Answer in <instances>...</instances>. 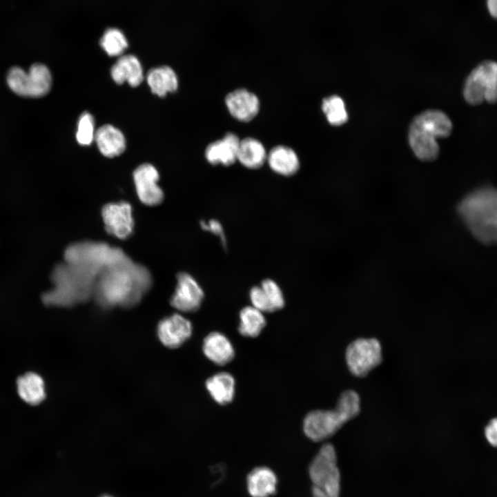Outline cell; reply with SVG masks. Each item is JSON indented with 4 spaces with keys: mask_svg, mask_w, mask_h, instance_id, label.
<instances>
[{
    "mask_svg": "<svg viewBox=\"0 0 497 497\" xmlns=\"http://www.w3.org/2000/svg\"><path fill=\"white\" fill-rule=\"evenodd\" d=\"M151 283L149 271L126 255L101 271L96 280L93 298L104 308L131 307L141 300Z\"/></svg>",
    "mask_w": 497,
    "mask_h": 497,
    "instance_id": "obj_1",
    "label": "cell"
},
{
    "mask_svg": "<svg viewBox=\"0 0 497 497\" xmlns=\"http://www.w3.org/2000/svg\"><path fill=\"white\" fill-rule=\"evenodd\" d=\"M457 211L476 239L497 244V188L485 186L474 190L460 202Z\"/></svg>",
    "mask_w": 497,
    "mask_h": 497,
    "instance_id": "obj_2",
    "label": "cell"
},
{
    "mask_svg": "<svg viewBox=\"0 0 497 497\" xmlns=\"http://www.w3.org/2000/svg\"><path fill=\"white\" fill-rule=\"evenodd\" d=\"M97 275L67 262L57 265L51 280L53 289L43 294L47 306H72L93 297Z\"/></svg>",
    "mask_w": 497,
    "mask_h": 497,
    "instance_id": "obj_3",
    "label": "cell"
},
{
    "mask_svg": "<svg viewBox=\"0 0 497 497\" xmlns=\"http://www.w3.org/2000/svg\"><path fill=\"white\" fill-rule=\"evenodd\" d=\"M360 409L358 394L353 390L342 393L334 409L315 410L304 419L305 435L311 440L319 442L334 435L347 422L357 416Z\"/></svg>",
    "mask_w": 497,
    "mask_h": 497,
    "instance_id": "obj_4",
    "label": "cell"
},
{
    "mask_svg": "<svg viewBox=\"0 0 497 497\" xmlns=\"http://www.w3.org/2000/svg\"><path fill=\"white\" fill-rule=\"evenodd\" d=\"M120 248L104 242L84 241L70 244L65 251V262L85 269L96 275L124 258Z\"/></svg>",
    "mask_w": 497,
    "mask_h": 497,
    "instance_id": "obj_5",
    "label": "cell"
},
{
    "mask_svg": "<svg viewBox=\"0 0 497 497\" xmlns=\"http://www.w3.org/2000/svg\"><path fill=\"white\" fill-rule=\"evenodd\" d=\"M313 497H339L340 474L334 447L324 444L309 466Z\"/></svg>",
    "mask_w": 497,
    "mask_h": 497,
    "instance_id": "obj_6",
    "label": "cell"
},
{
    "mask_svg": "<svg viewBox=\"0 0 497 497\" xmlns=\"http://www.w3.org/2000/svg\"><path fill=\"white\" fill-rule=\"evenodd\" d=\"M7 84L15 94L25 97H41L50 90L52 75L46 66L32 64L28 72L18 66L11 68L7 74Z\"/></svg>",
    "mask_w": 497,
    "mask_h": 497,
    "instance_id": "obj_7",
    "label": "cell"
},
{
    "mask_svg": "<svg viewBox=\"0 0 497 497\" xmlns=\"http://www.w3.org/2000/svg\"><path fill=\"white\" fill-rule=\"evenodd\" d=\"M345 358L353 375L366 376L382 362L380 343L376 338H358L347 347Z\"/></svg>",
    "mask_w": 497,
    "mask_h": 497,
    "instance_id": "obj_8",
    "label": "cell"
},
{
    "mask_svg": "<svg viewBox=\"0 0 497 497\" xmlns=\"http://www.w3.org/2000/svg\"><path fill=\"white\" fill-rule=\"evenodd\" d=\"M438 136L433 128L417 115L409 131L410 146L416 156L422 161H432L439 154Z\"/></svg>",
    "mask_w": 497,
    "mask_h": 497,
    "instance_id": "obj_9",
    "label": "cell"
},
{
    "mask_svg": "<svg viewBox=\"0 0 497 497\" xmlns=\"http://www.w3.org/2000/svg\"><path fill=\"white\" fill-rule=\"evenodd\" d=\"M101 215L106 231L121 240L126 239L133 233L134 220L132 206L126 202L104 205Z\"/></svg>",
    "mask_w": 497,
    "mask_h": 497,
    "instance_id": "obj_10",
    "label": "cell"
},
{
    "mask_svg": "<svg viewBox=\"0 0 497 497\" xmlns=\"http://www.w3.org/2000/svg\"><path fill=\"white\" fill-rule=\"evenodd\" d=\"M175 290L170 299V304L181 312L197 311L204 299V291L198 282L187 273L177 275Z\"/></svg>",
    "mask_w": 497,
    "mask_h": 497,
    "instance_id": "obj_11",
    "label": "cell"
},
{
    "mask_svg": "<svg viewBox=\"0 0 497 497\" xmlns=\"http://www.w3.org/2000/svg\"><path fill=\"white\" fill-rule=\"evenodd\" d=\"M159 173L150 164L139 165L133 173L135 189L139 200L144 204L155 206L164 199V193L158 186Z\"/></svg>",
    "mask_w": 497,
    "mask_h": 497,
    "instance_id": "obj_12",
    "label": "cell"
},
{
    "mask_svg": "<svg viewBox=\"0 0 497 497\" xmlns=\"http://www.w3.org/2000/svg\"><path fill=\"white\" fill-rule=\"evenodd\" d=\"M191 322L180 314L175 313L162 320L157 327L158 337L166 347L175 349L181 346L192 334Z\"/></svg>",
    "mask_w": 497,
    "mask_h": 497,
    "instance_id": "obj_13",
    "label": "cell"
},
{
    "mask_svg": "<svg viewBox=\"0 0 497 497\" xmlns=\"http://www.w3.org/2000/svg\"><path fill=\"white\" fill-rule=\"evenodd\" d=\"M249 298L252 306L263 313L276 311L284 305L281 289L271 279L263 280L260 286H253L250 291Z\"/></svg>",
    "mask_w": 497,
    "mask_h": 497,
    "instance_id": "obj_14",
    "label": "cell"
},
{
    "mask_svg": "<svg viewBox=\"0 0 497 497\" xmlns=\"http://www.w3.org/2000/svg\"><path fill=\"white\" fill-rule=\"evenodd\" d=\"M226 106L230 114L241 121H249L258 113V97L246 89L241 88L229 92L225 98Z\"/></svg>",
    "mask_w": 497,
    "mask_h": 497,
    "instance_id": "obj_15",
    "label": "cell"
},
{
    "mask_svg": "<svg viewBox=\"0 0 497 497\" xmlns=\"http://www.w3.org/2000/svg\"><path fill=\"white\" fill-rule=\"evenodd\" d=\"M240 142L235 134L228 133L222 139L208 144L205 150L206 160L213 165H231L237 160Z\"/></svg>",
    "mask_w": 497,
    "mask_h": 497,
    "instance_id": "obj_16",
    "label": "cell"
},
{
    "mask_svg": "<svg viewBox=\"0 0 497 497\" xmlns=\"http://www.w3.org/2000/svg\"><path fill=\"white\" fill-rule=\"evenodd\" d=\"M110 73L117 84H122L127 81L132 87L138 86L144 79L140 61L133 55L120 56L112 66Z\"/></svg>",
    "mask_w": 497,
    "mask_h": 497,
    "instance_id": "obj_17",
    "label": "cell"
},
{
    "mask_svg": "<svg viewBox=\"0 0 497 497\" xmlns=\"http://www.w3.org/2000/svg\"><path fill=\"white\" fill-rule=\"evenodd\" d=\"M203 351L208 359L217 365H225L234 358L235 351L230 340L222 333H210L204 340Z\"/></svg>",
    "mask_w": 497,
    "mask_h": 497,
    "instance_id": "obj_18",
    "label": "cell"
},
{
    "mask_svg": "<svg viewBox=\"0 0 497 497\" xmlns=\"http://www.w3.org/2000/svg\"><path fill=\"white\" fill-rule=\"evenodd\" d=\"M94 140L100 152L107 157L118 156L126 148V139L123 133L110 124L99 127L95 131Z\"/></svg>",
    "mask_w": 497,
    "mask_h": 497,
    "instance_id": "obj_19",
    "label": "cell"
},
{
    "mask_svg": "<svg viewBox=\"0 0 497 497\" xmlns=\"http://www.w3.org/2000/svg\"><path fill=\"white\" fill-rule=\"evenodd\" d=\"M266 160L274 172L284 176L294 175L300 167L299 159L295 152L285 146L273 147L267 154Z\"/></svg>",
    "mask_w": 497,
    "mask_h": 497,
    "instance_id": "obj_20",
    "label": "cell"
},
{
    "mask_svg": "<svg viewBox=\"0 0 497 497\" xmlns=\"http://www.w3.org/2000/svg\"><path fill=\"white\" fill-rule=\"evenodd\" d=\"M277 478L266 467L253 469L247 476V487L252 497H269L276 491Z\"/></svg>",
    "mask_w": 497,
    "mask_h": 497,
    "instance_id": "obj_21",
    "label": "cell"
},
{
    "mask_svg": "<svg viewBox=\"0 0 497 497\" xmlns=\"http://www.w3.org/2000/svg\"><path fill=\"white\" fill-rule=\"evenodd\" d=\"M146 79L151 92L159 97H164L168 92H175L178 87L177 75L167 66L150 69Z\"/></svg>",
    "mask_w": 497,
    "mask_h": 497,
    "instance_id": "obj_22",
    "label": "cell"
},
{
    "mask_svg": "<svg viewBox=\"0 0 497 497\" xmlns=\"http://www.w3.org/2000/svg\"><path fill=\"white\" fill-rule=\"evenodd\" d=\"M267 159V154L262 144L252 137L240 140L237 160L246 168L255 169L261 167Z\"/></svg>",
    "mask_w": 497,
    "mask_h": 497,
    "instance_id": "obj_23",
    "label": "cell"
},
{
    "mask_svg": "<svg viewBox=\"0 0 497 497\" xmlns=\"http://www.w3.org/2000/svg\"><path fill=\"white\" fill-rule=\"evenodd\" d=\"M17 384L19 396L28 404L39 405L45 398L44 382L38 374L26 373L17 379Z\"/></svg>",
    "mask_w": 497,
    "mask_h": 497,
    "instance_id": "obj_24",
    "label": "cell"
},
{
    "mask_svg": "<svg viewBox=\"0 0 497 497\" xmlns=\"http://www.w3.org/2000/svg\"><path fill=\"white\" fill-rule=\"evenodd\" d=\"M206 387L215 402L226 405L233 398L235 380L228 373H218L206 380Z\"/></svg>",
    "mask_w": 497,
    "mask_h": 497,
    "instance_id": "obj_25",
    "label": "cell"
},
{
    "mask_svg": "<svg viewBox=\"0 0 497 497\" xmlns=\"http://www.w3.org/2000/svg\"><path fill=\"white\" fill-rule=\"evenodd\" d=\"M265 325L266 319L263 312L253 306H246L241 310L238 331L242 335L255 338Z\"/></svg>",
    "mask_w": 497,
    "mask_h": 497,
    "instance_id": "obj_26",
    "label": "cell"
},
{
    "mask_svg": "<svg viewBox=\"0 0 497 497\" xmlns=\"http://www.w3.org/2000/svg\"><path fill=\"white\" fill-rule=\"evenodd\" d=\"M485 84L483 75L476 66L467 76L463 88V96L470 105H478L485 101Z\"/></svg>",
    "mask_w": 497,
    "mask_h": 497,
    "instance_id": "obj_27",
    "label": "cell"
},
{
    "mask_svg": "<svg viewBox=\"0 0 497 497\" xmlns=\"http://www.w3.org/2000/svg\"><path fill=\"white\" fill-rule=\"evenodd\" d=\"M99 44L110 57L121 56L128 46L126 35L116 27L108 28L104 32Z\"/></svg>",
    "mask_w": 497,
    "mask_h": 497,
    "instance_id": "obj_28",
    "label": "cell"
},
{
    "mask_svg": "<svg viewBox=\"0 0 497 497\" xmlns=\"http://www.w3.org/2000/svg\"><path fill=\"white\" fill-rule=\"evenodd\" d=\"M322 108L328 121L333 126H340L347 121L348 115L342 98L332 95L323 99Z\"/></svg>",
    "mask_w": 497,
    "mask_h": 497,
    "instance_id": "obj_29",
    "label": "cell"
},
{
    "mask_svg": "<svg viewBox=\"0 0 497 497\" xmlns=\"http://www.w3.org/2000/svg\"><path fill=\"white\" fill-rule=\"evenodd\" d=\"M484 78L486 90L485 101L490 104L497 101V62L485 61L477 66Z\"/></svg>",
    "mask_w": 497,
    "mask_h": 497,
    "instance_id": "obj_30",
    "label": "cell"
},
{
    "mask_svg": "<svg viewBox=\"0 0 497 497\" xmlns=\"http://www.w3.org/2000/svg\"><path fill=\"white\" fill-rule=\"evenodd\" d=\"M95 135V121L92 115L84 112L79 118L76 139L82 146L90 145L94 140Z\"/></svg>",
    "mask_w": 497,
    "mask_h": 497,
    "instance_id": "obj_31",
    "label": "cell"
},
{
    "mask_svg": "<svg viewBox=\"0 0 497 497\" xmlns=\"http://www.w3.org/2000/svg\"><path fill=\"white\" fill-rule=\"evenodd\" d=\"M484 434L487 442L497 448V417L489 421L485 427Z\"/></svg>",
    "mask_w": 497,
    "mask_h": 497,
    "instance_id": "obj_32",
    "label": "cell"
},
{
    "mask_svg": "<svg viewBox=\"0 0 497 497\" xmlns=\"http://www.w3.org/2000/svg\"><path fill=\"white\" fill-rule=\"evenodd\" d=\"M201 226L204 231H210L214 235L220 237L223 244L225 243L223 228L218 221L211 220L208 222H202Z\"/></svg>",
    "mask_w": 497,
    "mask_h": 497,
    "instance_id": "obj_33",
    "label": "cell"
},
{
    "mask_svg": "<svg viewBox=\"0 0 497 497\" xmlns=\"http://www.w3.org/2000/svg\"><path fill=\"white\" fill-rule=\"evenodd\" d=\"M487 8L490 14L497 18V0H487Z\"/></svg>",
    "mask_w": 497,
    "mask_h": 497,
    "instance_id": "obj_34",
    "label": "cell"
},
{
    "mask_svg": "<svg viewBox=\"0 0 497 497\" xmlns=\"http://www.w3.org/2000/svg\"><path fill=\"white\" fill-rule=\"evenodd\" d=\"M102 497H112V496H102Z\"/></svg>",
    "mask_w": 497,
    "mask_h": 497,
    "instance_id": "obj_35",
    "label": "cell"
}]
</instances>
